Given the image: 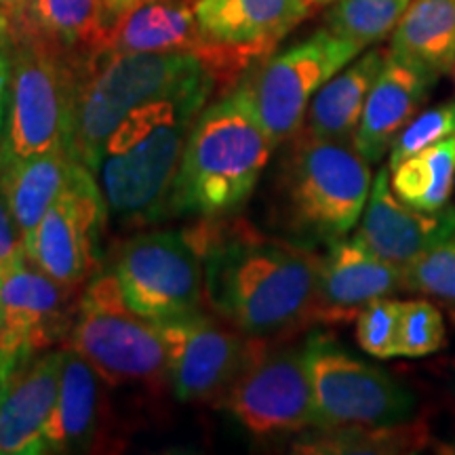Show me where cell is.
<instances>
[{"instance_id": "obj_26", "label": "cell", "mask_w": 455, "mask_h": 455, "mask_svg": "<svg viewBox=\"0 0 455 455\" xmlns=\"http://www.w3.org/2000/svg\"><path fill=\"white\" fill-rule=\"evenodd\" d=\"M395 195L422 212L447 207L455 188V135L424 148L390 169Z\"/></svg>"}, {"instance_id": "obj_32", "label": "cell", "mask_w": 455, "mask_h": 455, "mask_svg": "<svg viewBox=\"0 0 455 455\" xmlns=\"http://www.w3.org/2000/svg\"><path fill=\"white\" fill-rule=\"evenodd\" d=\"M451 135H455V101H443L439 106L418 112L396 135L388 152V169L398 167L409 156Z\"/></svg>"}, {"instance_id": "obj_16", "label": "cell", "mask_w": 455, "mask_h": 455, "mask_svg": "<svg viewBox=\"0 0 455 455\" xmlns=\"http://www.w3.org/2000/svg\"><path fill=\"white\" fill-rule=\"evenodd\" d=\"M405 289V270L367 249L361 241L341 238L321 255L310 325H346L373 299Z\"/></svg>"}, {"instance_id": "obj_9", "label": "cell", "mask_w": 455, "mask_h": 455, "mask_svg": "<svg viewBox=\"0 0 455 455\" xmlns=\"http://www.w3.org/2000/svg\"><path fill=\"white\" fill-rule=\"evenodd\" d=\"M315 428L388 426L413 419L415 396L390 373L352 356L325 335L304 344Z\"/></svg>"}, {"instance_id": "obj_39", "label": "cell", "mask_w": 455, "mask_h": 455, "mask_svg": "<svg viewBox=\"0 0 455 455\" xmlns=\"http://www.w3.org/2000/svg\"><path fill=\"white\" fill-rule=\"evenodd\" d=\"M312 4H329V3H333V0H310Z\"/></svg>"}, {"instance_id": "obj_18", "label": "cell", "mask_w": 455, "mask_h": 455, "mask_svg": "<svg viewBox=\"0 0 455 455\" xmlns=\"http://www.w3.org/2000/svg\"><path fill=\"white\" fill-rule=\"evenodd\" d=\"M64 350L30 358L0 378V455L44 451V435L53 415Z\"/></svg>"}, {"instance_id": "obj_20", "label": "cell", "mask_w": 455, "mask_h": 455, "mask_svg": "<svg viewBox=\"0 0 455 455\" xmlns=\"http://www.w3.org/2000/svg\"><path fill=\"white\" fill-rule=\"evenodd\" d=\"M203 51L196 0H144L108 28L104 41L91 57L131 53H192L201 57Z\"/></svg>"}, {"instance_id": "obj_11", "label": "cell", "mask_w": 455, "mask_h": 455, "mask_svg": "<svg viewBox=\"0 0 455 455\" xmlns=\"http://www.w3.org/2000/svg\"><path fill=\"white\" fill-rule=\"evenodd\" d=\"M221 407L255 436L315 428V401L304 348L249 346L247 358L220 396Z\"/></svg>"}, {"instance_id": "obj_1", "label": "cell", "mask_w": 455, "mask_h": 455, "mask_svg": "<svg viewBox=\"0 0 455 455\" xmlns=\"http://www.w3.org/2000/svg\"><path fill=\"white\" fill-rule=\"evenodd\" d=\"M195 235L204 266V299L249 339L310 325L321 255L310 244L261 235L243 221L209 220Z\"/></svg>"}, {"instance_id": "obj_17", "label": "cell", "mask_w": 455, "mask_h": 455, "mask_svg": "<svg viewBox=\"0 0 455 455\" xmlns=\"http://www.w3.org/2000/svg\"><path fill=\"white\" fill-rule=\"evenodd\" d=\"M455 236V207L439 212L415 209L395 195L390 169L382 167L373 178L371 190L355 232L375 255L407 270L419 255Z\"/></svg>"}, {"instance_id": "obj_30", "label": "cell", "mask_w": 455, "mask_h": 455, "mask_svg": "<svg viewBox=\"0 0 455 455\" xmlns=\"http://www.w3.org/2000/svg\"><path fill=\"white\" fill-rule=\"evenodd\" d=\"M405 291L455 306V236L435 244L409 266Z\"/></svg>"}, {"instance_id": "obj_28", "label": "cell", "mask_w": 455, "mask_h": 455, "mask_svg": "<svg viewBox=\"0 0 455 455\" xmlns=\"http://www.w3.org/2000/svg\"><path fill=\"white\" fill-rule=\"evenodd\" d=\"M411 0H333L325 28L365 51L392 36Z\"/></svg>"}, {"instance_id": "obj_31", "label": "cell", "mask_w": 455, "mask_h": 455, "mask_svg": "<svg viewBox=\"0 0 455 455\" xmlns=\"http://www.w3.org/2000/svg\"><path fill=\"white\" fill-rule=\"evenodd\" d=\"M403 299L379 298L365 306L356 316V341L367 355L379 361L398 358Z\"/></svg>"}, {"instance_id": "obj_27", "label": "cell", "mask_w": 455, "mask_h": 455, "mask_svg": "<svg viewBox=\"0 0 455 455\" xmlns=\"http://www.w3.org/2000/svg\"><path fill=\"white\" fill-rule=\"evenodd\" d=\"M24 28L81 57L93 55L106 36L101 0H34Z\"/></svg>"}, {"instance_id": "obj_2", "label": "cell", "mask_w": 455, "mask_h": 455, "mask_svg": "<svg viewBox=\"0 0 455 455\" xmlns=\"http://www.w3.org/2000/svg\"><path fill=\"white\" fill-rule=\"evenodd\" d=\"M215 89L218 83L207 81L150 101L112 131L91 171L108 213L155 221L169 212L188 138Z\"/></svg>"}, {"instance_id": "obj_13", "label": "cell", "mask_w": 455, "mask_h": 455, "mask_svg": "<svg viewBox=\"0 0 455 455\" xmlns=\"http://www.w3.org/2000/svg\"><path fill=\"white\" fill-rule=\"evenodd\" d=\"M106 213L98 180L76 163L68 186L24 241L26 258L53 281L78 289L93 270V249Z\"/></svg>"}, {"instance_id": "obj_22", "label": "cell", "mask_w": 455, "mask_h": 455, "mask_svg": "<svg viewBox=\"0 0 455 455\" xmlns=\"http://www.w3.org/2000/svg\"><path fill=\"white\" fill-rule=\"evenodd\" d=\"M101 382L100 373L76 350L70 346L64 348L60 395L47 424L44 451L76 453L93 445L100 424Z\"/></svg>"}, {"instance_id": "obj_35", "label": "cell", "mask_w": 455, "mask_h": 455, "mask_svg": "<svg viewBox=\"0 0 455 455\" xmlns=\"http://www.w3.org/2000/svg\"><path fill=\"white\" fill-rule=\"evenodd\" d=\"M141 3H144V0H101V17H104L106 32L118 17H123L127 11L138 7Z\"/></svg>"}, {"instance_id": "obj_24", "label": "cell", "mask_w": 455, "mask_h": 455, "mask_svg": "<svg viewBox=\"0 0 455 455\" xmlns=\"http://www.w3.org/2000/svg\"><path fill=\"white\" fill-rule=\"evenodd\" d=\"M390 53L436 78L453 72L455 0H411L392 32Z\"/></svg>"}, {"instance_id": "obj_12", "label": "cell", "mask_w": 455, "mask_h": 455, "mask_svg": "<svg viewBox=\"0 0 455 455\" xmlns=\"http://www.w3.org/2000/svg\"><path fill=\"white\" fill-rule=\"evenodd\" d=\"M315 4L310 0H196L204 51L201 61L218 87H236L253 64L266 60Z\"/></svg>"}, {"instance_id": "obj_34", "label": "cell", "mask_w": 455, "mask_h": 455, "mask_svg": "<svg viewBox=\"0 0 455 455\" xmlns=\"http://www.w3.org/2000/svg\"><path fill=\"white\" fill-rule=\"evenodd\" d=\"M32 7H34V0H0V11L13 21L17 32L26 26Z\"/></svg>"}, {"instance_id": "obj_40", "label": "cell", "mask_w": 455, "mask_h": 455, "mask_svg": "<svg viewBox=\"0 0 455 455\" xmlns=\"http://www.w3.org/2000/svg\"><path fill=\"white\" fill-rule=\"evenodd\" d=\"M453 76H455V66H453Z\"/></svg>"}, {"instance_id": "obj_29", "label": "cell", "mask_w": 455, "mask_h": 455, "mask_svg": "<svg viewBox=\"0 0 455 455\" xmlns=\"http://www.w3.org/2000/svg\"><path fill=\"white\" fill-rule=\"evenodd\" d=\"M445 346L447 327L439 308L428 299H403L398 356H428Z\"/></svg>"}, {"instance_id": "obj_23", "label": "cell", "mask_w": 455, "mask_h": 455, "mask_svg": "<svg viewBox=\"0 0 455 455\" xmlns=\"http://www.w3.org/2000/svg\"><path fill=\"white\" fill-rule=\"evenodd\" d=\"M74 164L76 161H72L66 148L3 163L0 190L21 241L32 235L43 215L68 186Z\"/></svg>"}, {"instance_id": "obj_3", "label": "cell", "mask_w": 455, "mask_h": 455, "mask_svg": "<svg viewBox=\"0 0 455 455\" xmlns=\"http://www.w3.org/2000/svg\"><path fill=\"white\" fill-rule=\"evenodd\" d=\"M275 148L236 84L198 114L181 156L169 212L204 220L236 213L258 188Z\"/></svg>"}, {"instance_id": "obj_19", "label": "cell", "mask_w": 455, "mask_h": 455, "mask_svg": "<svg viewBox=\"0 0 455 455\" xmlns=\"http://www.w3.org/2000/svg\"><path fill=\"white\" fill-rule=\"evenodd\" d=\"M439 78L395 53L386 57L365 101L352 146L369 164L388 155L396 135L419 112Z\"/></svg>"}, {"instance_id": "obj_25", "label": "cell", "mask_w": 455, "mask_h": 455, "mask_svg": "<svg viewBox=\"0 0 455 455\" xmlns=\"http://www.w3.org/2000/svg\"><path fill=\"white\" fill-rule=\"evenodd\" d=\"M428 443V428L419 419L388 426H344V428H312L295 443L299 453H413Z\"/></svg>"}, {"instance_id": "obj_4", "label": "cell", "mask_w": 455, "mask_h": 455, "mask_svg": "<svg viewBox=\"0 0 455 455\" xmlns=\"http://www.w3.org/2000/svg\"><path fill=\"white\" fill-rule=\"evenodd\" d=\"M276 215L293 241L333 244L358 226L371 190L369 163L352 141L289 140L276 175Z\"/></svg>"}, {"instance_id": "obj_10", "label": "cell", "mask_w": 455, "mask_h": 455, "mask_svg": "<svg viewBox=\"0 0 455 455\" xmlns=\"http://www.w3.org/2000/svg\"><path fill=\"white\" fill-rule=\"evenodd\" d=\"M112 270L131 308L155 323L195 315L207 301L203 255L192 230L131 238Z\"/></svg>"}, {"instance_id": "obj_37", "label": "cell", "mask_w": 455, "mask_h": 455, "mask_svg": "<svg viewBox=\"0 0 455 455\" xmlns=\"http://www.w3.org/2000/svg\"><path fill=\"white\" fill-rule=\"evenodd\" d=\"M15 36H17V30H15L13 21H11L9 17L0 11V51H3L4 47H11V44L15 43Z\"/></svg>"}, {"instance_id": "obj_8", "label": "cell", "mask_w": 455, "mask_h": 455, "mask_svg": "<svg viewBox=\"0 0 455 455\" xmlns=\"http://www.w3.org/2000/svg\"><path fill=\"white\" fill-rule=\"evenodd\" d=\"M361 53L358 44L321 28L293 47L266 57L255 72L243 76L238 87L261 127L281 146L301 129L318 89Z\"/></svg>"}, {"instance_id": "obj_21", "label": "cell", "mask_w": 455, "mask_h": 455, "mask_svg": "<svg viewBox=\"0 0 455 455\" xmlns=\"http://www.w3.org/2000/svg\"><path fill=\"white\" fill-rule=\"evenodd\" d=\"M388 51H363L355 61L318 89L301 124V133L316 140L352 141L361 123L365 101L375 78L384 68Z\"/></svg>"}, {"instance_id": "obj_6", "label": "cell", "mask_w": 455, "mask_h": 455, "mask_svg": "<svg viewBox=\"0 0 455 455\" xmlns=\"http://www.w3.org/2000/svg\"><path fill=\"white\" fill-rule=\"evenodd\" d=\"M11 47L9 114L0 161L68 150L87 57L61 49L30 28H21Z\"/></svg>"}, {"instance_id": "obj_14", "label": "cell", "mask_w": 455, "mask_h": 455, "mask_svg": "<svg viewBox=\"0 0 455 455\" xmlns=\"http://www.w3.org/2000/svg\"><path fill=\"white\" fill-rule=\"evenodd\" d=\"M76 289L24 258L0 283V378L70 335Z\"/></svg>"}, {"instance_id": "obj_38", "label": "cell", "mask_w": 455, "mask_h": 455, "mask_svg": "<svg viewBox=\"0 0 455 455\" xmlns=\"http://www.w3.org/2000/svg\"><path fill=\"white\" fill-rule=\"evenodd\" d=\"M441 451H443V453H453V455H455V441L449 443V445H447L445 449H441Z\"/></svg>"}, {"instance_id": "obj_5", "label": "cell", "mask_w": 455, "mask_h": 455, "mask_svg": "<svg viewBox=\"0 0 455 455\" xmlns=\"http://www.w3.org/2000/svg\"><path fill=\"white\" fill-rule=\"evenodd\" d=\"M215 81L192 53H131L84 60L68 152L93 171L112 131L131 112L181 89ZM218 83V81H215Z\"/></svg>"}, {"instance_id": "obj_33", "label": "cell", "mask_w": 455, "mask_h": 455, "mask_svg": "<svg viewBox=\"0 0 455 455\" xmlns=\"http://www.w3.org/2000/svg\"><path fill=\"white\" fill-rule=\"evenodd\" d=\"M24 258V241L4 204V198H0V283Z\"/></svg>"}, {"instance_id": "obj_7", "label": "cell", "mask_w": 455, "mask_h": 455, "mask_svg": "<svg viewBox=\"0 0 455 455\" xmlns=\"http://www.w3.org/2000/svg\"><path fill=\"white\" fill-rule=\"evenodd\" d=\"M68 346L110 386L161 388L169 379L161 327L131 308L114 270L98 272L87 283Z\"/></svg>"}, {"instance_id": "obj_15", "label": "cell", "mask_w": 455, "mask_h": 455, "mask_svg": "<svg viewBox=\"0 0 455 455\" xmlns=\"http://www.w3.org/2000/svg\"><path fill=\"white\" fill-rule=\"evenodd\" d=\"M167 348L169 384L181 403H204L224 395L247 358L243 333L212 316L195 315L158 323Z\"/></svg>"}, {"instance_id": "obj_36", "label": "cell", "mask_w": 455, "mask_h": 455, "mask_svg": "<svg viewBox=\"0 0 455 455\" xmlns=\"http://www.w3.org/2000/svg\"><path fill=\"white\" fill-rule=\"evenodd\" d=\"M9 87V60L0 51V127H3V114H4V100H7Z\"/></svg>"}]
</instances>
